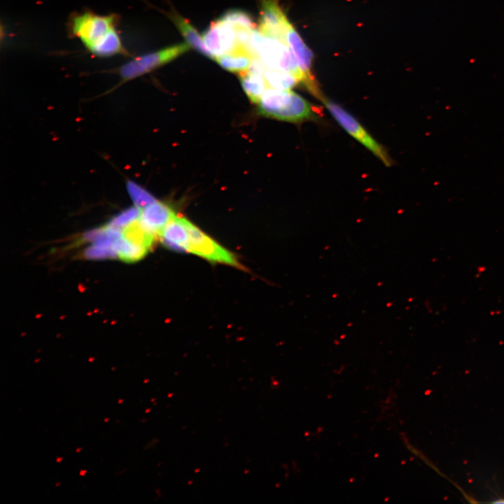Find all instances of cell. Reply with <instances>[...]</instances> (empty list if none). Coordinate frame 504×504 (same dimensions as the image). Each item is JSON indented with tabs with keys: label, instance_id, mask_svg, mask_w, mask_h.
Instances as JSON below:
<instances>
[{
	"label": "cell",
	"instance_id": "cell-1",
	"mask_svg": "<svg viewBox=\"0 0 504 504\" xmlns=\"http://www.w3.org/2000/svg\"><path fill=\"white\" fill-rule=\"evenodd\" d=\"M117 22L116 15H100L88 10L73 14L68 22V29L95 57L128 55Z\"/></svg>",
	"mask_w": 504,
	"mask_h": 504
},
{
	"label": "cell",
	"instance_id": "cell-2",
	"mask_svg": "<svg viewBox=\"0 0 504 504\" xmlns=\"http://www.w3.org/2000/svg\"><path fill=\"white\" fill-rule=\"evenodd\" d=\"M258 104L263 115L280 120L300 122L316 118L312 106L290 90L267 88Z\"/></svg>",
	"mask_w": 504,
	"mask_h": 504
},
{
	"label": "cell",
	"instance_id": "cell-13",
	"mask_svg": "<svg viewBox=\"0 0 504 504\" xmlns=\"http://www.w3.org/2000/svg\"><path fill=\"white\" fill-rule=\"evenodd\" d=\"M252 57L248 52L238 50L216 57L215 60L223 69L240 74L249 69Z\"/></svg>",
	"mask_w": 504,
	"mask_h": 504
},
{
	"label": "cell",
	"instance_id": "cell-7",
	"mask_svg": "<svg viewBox=\"0 0 504 504\" xmlns=\"http://www.w3.org/2000/svg\"><path fill=\"white\" fill-rule=\"evenodd\" d=\"M203 39L215 58L235 51L245 50L238 44L236 28L220 19L211 24L204 33Z\"/></svg>",
	"mask_w": 504,
	"mask_h": 504
},
{
	"label": "cell",
	"instance_id": "cell-21",
	"mask_svg": "<svg viewBox=\"0 0 504 504\" xmlns=\"http://www.w3.org/2000/svg\"><path fill=\"white\" fill-rule=\"evenodd\" d=\"M85 472H86L85 470V471H84V470H81L80 472V475H84L85 473Z\"/></svg>",
	"mask_w": 504,
	"mask_h": 504
},
{
	"label": "cell",
	"instance_id": "cell-24",
	"mask_svg": "<svg viewBox=\"0 0 504 504\" xmlns=\"http://www.w3.org/2000/svg\"><path fill=\"white\" fill-rule=\"evenodd\" d=\"M80 449H78L76 450V451H77V452L80 451Z\"/></svg>",
	"mask_w": 504,
	"mask_h": 504
},
{
	"label": "cell",
	"instance_id": "cell-22",
	"mask_svg": "<svg viewBox=\"0 0 504 504\" xmlns=\"http://www.w3.org/2000/svg\"><path fill=\"white\" fill-rule=\"evenodd\" d=\"M61 460H62V458H58L57 460V462H59Z\"/></svg>",
	"mask_w": 504,
	"mask_h": 504
},
{
	"label": "cell",
	"instance_id": "cell-23",
	"mask_svg": "<svg viewBox=\"0 0 504 504\" xmlns=\"http://www.w3.org/2000/svg\"><path fill=\"white\" fill-rule=\"evenodd\" d=\"M108 419H105L104 421H108Z\"/></svg>",
	"mask_w": 504,
	"mask_h": 504
},
{
	"label": "cell",
	"instance_id": "cell-19",
	"mask_svg": "<svg viewBox=\"0 0 504 504\" xmlns=\"http://www.w3.org/2000/svg\"><path fill=\"white\" fill-rule=\"evenodd\" d=\"M140 208L136 206L128 209L118 214L108 223V225L113 227L121 230L129 223L139 218L140 216Z\"/></svg>",
	"mask_w": 504,
	"mask_h": 504
},
{
	"label": "cell",
	"instance_id": "cell-20",
	"mask_svg": "<svg viewBox=\"0 0 504 504\" xmlns=\"http://www.w3.org/2000/svg\"><path fill=\"white\" fill-rule=\"evenodd\" d=\"M85 257L90 260H102L118 258V253L113 248L102 247L92 244L84 253Z\"/></svg>",
	"mask_w": 504,
	"mask_h": 504
},
{
	"label": "cell",
	"instance_id": "cell-4",
	"mask_svg": "<svg viewBox=\"0 0 504 504\" xmlns=\"http://www.w3.org/2000/svg\"><path fill=\"white\" fill-rule=\"evenodd\" d=\"M189 48L187 43H181L134 57L121 65L118 74L122 83L135 79L174 60Z\"/></svg>",
	"mask_w": 504,
	"mask_h": 504
},
{
	"label": "cell",
	"instance_id": "cell-12",
	"mask_svg": "<svg viewBox=\"0 0 504 504\" xmlns=\"http://www.w3.org/2000/svg\"><path fill=\"white\" fill-rule=\"evenodd\" d=\"M172 18L188 45L204 56L215 59V57L206 46L202 37L186 18L177 14H174Z\"/></svg>",
	"mask_w": 504,
	"mask_h": 504
},
{
	"label": "cell",
	"instance_id": "cell-14",
	"mask_svg": "<svg viewBox=\"0 0 504 504\" xmlns=\"http://www.w3.org/2000/svg\"><path fill=\"white\" fill-rule=\"evenodd\" d=\"M241 86L250 100L258 104L268 88L264 76L248 70L239 74Z\"/></svg>",
	"mask_w": 504,
	"mask_h": 504
},
{
	"label": "cell",
	"instance_id": "cell-3",
	"mask_svg": "<svg viewBox=\"0 0 504 504\" xmlns=\"http://www.w3.org/2000/svg\"><path fill=\"white\" fill-rule=\"evenodd\" d=\"M250 47L253 56H258L267 68L289 72L304 83V76L293 50L287 43L254 29Z\"/></svg>",
	"mask_w": 504,
	"mask_h": 504
},
{
	"label": "cell",
	"instance_id": "cell-15",
	"mask_svg": "<svg viewBox=\"0 0 504 504\" xmlns=\"http://www.w3.org/2000/svg\"><path fill=\"white\" fill-rule=\"evenodd\" d=\"M263 76L268 88L278 90H289L300 82L289 72L269 68L266 69Z\"/></svg>",
	"mask_w": 504,
	"mask_h": 504
},
{
	"label": "cell",
	"instance_id": "cell-10",
	"mask_svg": "<svg viewBox=\"0 0 504 504\" xmlns=\"http://www.w3.org/2000/svg\"><path fill=\"white\" fill-rule=\"evenodd\" d=\"M140 209L142 225L155 237L159 236L166 225L176 216L170 207L157 200Z\"/></svg>",
	"mask_w": 504,
	"mask_h": 504
},
{
	"label": "cell",
	"instance_id": "cell-16",
	"mask_svg": "<svg viewBox=\"0 0 504 504\" xmlns=\"http://www.w3.org/2000/svg\"><path fill=\"white\" fill-rule=\"evenodd\" d=\"M118 258L126 262H134L144 258L148 250L121 237L116 244Z\"/></svg>",
	"mask_w": 504,
	"mask_h": 504
},
{
	"label": "cell",
	"instance_id": "cell-9",
	"mask_svg": "<svg viewBox=\"0 0 504 504\" xmlns=\"http://www.w3.org/2000/svg\"><path fill=\"white\" fill-rule=\"evenodd\" d=\"M290 24L281 9L279 0H261V13L258 30L266 35L286 42L285 34Z\"/></svg>",
	"mask_w": 504,
	"mask_h": 504
},
{
	"label": "cell",
	"instance_id": "cell-18",
	"mask_svg": "<svg viewBox=\"0 0 504 504\" xmlns=\"http://www.w3.org/2000/svg\"><path fill=\"white\" fill-rule=\"evenodd\" d=\"M128 191L135 206L140 209L156 200L150 193L135 183H129Z\"/></svg>",
	"mask_w": 504,
	"mask_h": 504
},
{
	"label": "cell",
	"instance_id": "cell-11",
	"mask_svg": "<svg viewBox=\"0 0 504 504\" xmlns=\"http://www.w3.org/2000/svg\"><path fill=\"white\" fill-rule=\"evenodd\" d=\"M159 237L162 244L174 251H186L188 232L183 218L174 216L163 228Z\"/></svg>",
	"mask_w": 504,
	"mask_h": 504
},
{
	"label": "cell",
	"instance_id": "cell-17",
	"mask_svg": "<svg viewBox=\"0 0 504 504\" xmlns=\"http://www.w3.org/2000/svg\"><path fill=\"white\" fill-rule=\"evenodd\" d=\"M220 20L232 24L234 27L254 29L255 23L249 14L239 10H230L225 12Z\"/></svg>",
	"mask_w": 504,
	"mask_h": 504
},
{
	"label": "cell",
	"instance_id": "cell-5",
	"mask_svg": "<svg viewBox=\"0 0 504 504\" xmlns=\"http://www.w3.org/2000/svg\"><path fill=\"white\" fill-rule=\"evenodd\" d=\"M320 100L341 127L367 148L386 166L390 167L392 161L384 147L380 145L360 124L357 120L338 104L323 96Z\"/></svg>",
	"mask_w": 504,
	"mask_h": 504
},
{
	"label": "cell",
	"instance_id": "cell-8",
	"mask_svg": "<svg viewBox=\"0 0 504 504\" xmlns=\"http://www.w3.org/2000/svg\"><path fill=\"white\" fill-rule=\"evenodd\" d=\"M285 38L286 43L293 50L299 68L304 76V85L311 93L320 99L323 94L311 71L313 59L312 51L291 24L286 30Z\"/></svg>",
	"mask_w": 504,
	"mask_h": 504
},
{
	"label": "cell",
	"instance_id": "cell-6",
	"mask_svg": "<svg viewBox=\"0 0 504 504\" xmlns=\"http://www.w3.org/2000/svg\"><path fill=\"white\" fill-rule=\"evenodd\" d=\"M188 232L186 251L209 261L239 267L234 255L183 218Z\"/></svg>",
	"mask_w": 504,
	"mask_h": 504
}]
</instances>
